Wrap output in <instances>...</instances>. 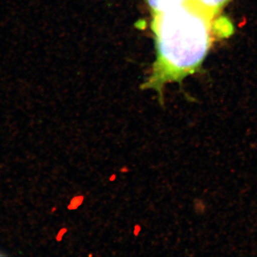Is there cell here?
Instances as JSON below:
<instances>
[{"label": "cell", "instance_id": "1", "mask_svg": "<svg viewBox=\"0 0 257 257\" xmlns=\"http://www.w3.org/2000/svg\"><path fill=\"white\" fill-rule=\"evenodd\" d=\"M152 14L156 60L143 86L161 94L166 84L183 80L200 67L210 48L216 13L189 0Z\"/></svg>", "mask_w": 257, "mask_h": 257}, {"label": "cell", "instance_id": "2", "mask_svg": "<svg viewBox=\"0 0 257 257\" xmlns=\"http://www.w3.org/2000/svg\"><path fill=\"white\" fill-rule=\"evenodd\" d=\"M187 0H146L152 13L164 11L172 7L183 4Z\"/></svg>", "mask_w": 257, "mask_h": 257}, {"label": "cell", "instance_id": "3", "mask_svg": "<svg viewBox=\"0 0 257 257\" xmlns=\"http://www.w3.org/2000/svg\"><path fill=\"white\" fill-rule=\"evenodd\" d=\"M5 253H2V251H0V256H5Z\"/></svg>", "mask_w": 257, "mask_h": 257}]
</instances>
